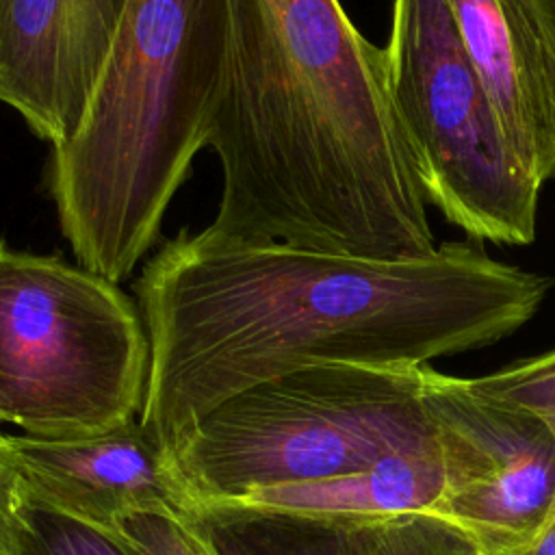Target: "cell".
Wrapping results in <instances>:
<instances>
[{
	"mask_svg": "<svg viewBox=\"0 0 555 555\" xmlns=\"http://www.w3.org/2000/svg\"><path fill=\"white\" fill-rule=\"evenodd\" d=\"M553 280L470 243L362 258L182 230L134 291L150 343L143 427L171 455L219 403L312 364L416 369L490 347Z\"/></svg>",
	"mask_w": 555,
	"mask_h": 555,
	"instance_id": "1",
	"label": "cell"
},
{
	"mask_svg": "<svg viewBox=\"0 0 555 555\" xmlns=\"http://www.w3.org/2000/svg\"><path fill=\"white\" fill-rule=\"evenodd\" d=\"M210 228L362 258L436 247L384 48L338 0H228Z\"/></svg>",
	"mask_w": 555,
	"mask_h": 555,
	"instance_id": "2",
	"label": "cell"
},
{
	"mask_svg": "<svg viewBox=\"0 0 555 555\" xmlns=\"http://www.w3.org/2000/svg\"><path fill=\"white\" fill-rule=\"evenodd\" d=\"M468 384L483 397L540 421L555 444V349L533 358L518 360L505 369H499L481 377H468ZM553 522L555 501L551 507L546 529Z\"/></svg>",
	"mask_w": 555,
	"mask_h": 555,
	"instance_id": "14",
	"label": "cell"
},
{
	"mask_svg": "<svg viewBox=\"0 0 555 555\" xmlns=\"http://www.w3.org/2000/svg\"><path fill=\"white\" fill-rule=\"evenodd\" d=\"M384 63L427 204L475 241L529 245L542 186L505 141L449 0H395Z\"/></svg>",
	"mask_w": 555,
	"mask_h": 555,
	"instance_id": "6",
	"label": "cell"
},
{
	"mask_svg": "<svg viewBox=\"0 0 555 555\" xmlns=\"http://www.w3.org/2000/svg\"><path fill=\"white\" fill-rule=\"evenodd\" d=\"M128 0H0V102L59 147L87 111Z\"/></svg>",
	"mask_w": 555,
	"mask_h": 555,
	"instance_id": "9",
	"label": "cell"
},
{
	"mask_svg": "<svg viewBox=\"0 0 555 555\" xmlns=\"http://www.w3.org/2000/svg\"><path fill=\"white\" fill-rule=\"evenodd\" d=\"M147 377L141 310L115 282L0 241V423L102 431L141 414Z\"/></svg>",
	"mask_w": 555,
	"mask_h": 555,
	"instance_id": "5",
	"label": "cell"
},
{
	"mask_svg": "<svg viewBox=\"0 0 555 555\" xmlns=\"http://www.w3.org/2000/svg\"><path fill=\"white\" fill-rule=\"evenodd\" d=\"M24 505V479L13 436L0 429V555L20 553V512Z\"/></svg>",
	"mask_w": 555,
	"mask_h": 555,
	"instance_id": "17",
	"label": "cell"
},
{
	"mask_svg": "<svg viewBox=\"0 0 555 555\" xmlns=\"http://www.w3.org/2000/svg\"><path fill=\"white\" fill-rule=\"evenodd\" d=\"M555 61V0H525Z\"/></svg>",
	"mask_w": 555,
	"mask_h": 555,
	"instance_id": "18",
	"label": "cell"
},
{
	"mask_svg": "<svg viewBox=\"0 0 555 555\" xmlns=\"http://www.w3.org/2000/svg\"><path fill=\"white\" fill-rule=\"evenodd\" d=\"M464 50L522 169L555 178V61L525 0H449Z\"/></svg>",
	"mask_w": 555,
	"mask_h": 555,
	"instance_id": "10",
	"label": "cell"
},
{
	"mask_svg": "<svg viewBox=\"0 0 555 555\" xmlns=\"http://www.w3.org/2000/svg\"><path fill=\"white\" fill-rule=\"evenodd\" d=\"M421 371L312 364L210 410L171 453L195 505L362 470L423 442Z\"/></svg>",
	"mask_w": 555,
	"mask_h": 555,
	"instance_id": "4",
	"label": "cell"
},
{
	"mask_svg": "<svg viewBox=\"0 0 555 555\" xmlns=\"http://www.w3.org/2000/svg\"><path fill=\"white\" fill-rule=\"evenodd\" d=\"M11 436L24 496L37 505L108 533L132 514L193 518L171 455L139 416L82 436Z\"/></svg>",
	"mask_w": 555,
	"mask_h": 555,
	"instance_id": "8",
	"label": "cell"
},
{
	"mask_svg": "<svg viewBox=\"0 0 555 555\" xmlns=\"http://www.w3.org/2000/svg\"><path fill=\"white\" fill-rule=\"evenodd\" d=\"M442 490V462L434 436L347 475L249 490L197 507L284 512L351 529L425 514ZM195 514V512H193Z\"/></svg>",
	"mask_w": 555,
	"mask_h": 555,
	"instance_id": "11",
	"label": "cell"
},
{
	"mask_svg": "<svg viewBox=\"0 0 555 555\" xmlns=\"http://www.w3.org/2000/svg\"><path fill=\"white\" fill-rule=\"evenodd\" d=\"M228 0H128L50 191L80 267L119 284L160 234L210 143L228 65Z\"/></svg>",
	"mask_w": 555,
	"mask_h": 555,
	"instance_id": "3",
	"label": "cell"
},
{
	"mask_svg": "<svg viewBox=\"0 0 555 555\" xmlns=\"http://www.w3.org/2000/svg\"><path fill=\"white\" fill-rule=\"evenodd\" d=\"M117 533L143 555H210L193 518L132 514L119 522Z\"/></svg>",
	"mask_w": 555,
	"mask_h": 555,
	"instance_id": "16",
	"label": "cell"
},
{
	"mask_svg": "<svg viewBox=\"0 0 555 555\" xmlns=\"http://www.w3.org/2000/svg\"><path fill=\"white\" fill-rule=\"evenodd\" d=\"M210 555H360V529L284 512L197 507Z\"/></svg>",
	"mask_w": 555,
	"mask_h": 555,
	"instance_id": "12",
	"label": "cell"
},
{
	"mask_svg": "<svg viewBox=\"0 0 555 555\" xmlns=\"http://www.w3.org/2000/svg\"><path fill=\"white\" fill-rule=\"evenodd\" d=\"M360 555H479L453 527L410 514L360 529Z\"/></svg>",
	"mask_w": 555,
	"mask_h": 555,
	"instance_id": "15",
	"label": "cell"
},
{
	"mask_svg": "<svg viewBox=\"0 0 555 555\" xmlns=\"http://www.w3.org/2000/svg\"><path fill=\"white\" fill-rule=\"evenodd\" d=\"M527 555H555V522L542 533L538 544Z\"/></svg>",
	"mask_w": 555,
	"mask_h": 555,
	"instance_id": "19",
	"label": "cell"
},
{
	"mask_svg": "<svg viewBox=\"0 0 555 555\" xmlns=\"http://www.w3.org/2000/svg\"><path fill=\"white\" fill-rule=\"evenodd\" d=\"M22 555H143L119 533L78 522L24 496L20 512Z\"/></svg>",
	"mask_w": 555,
	"mask_h": 555,
	"instance_id": "13",
	"label": "cell"
},
{
	"mask_svg": "<svg viewBox=\"0 0 555 555\" xmlns=\"http://www.w3.org/2000/svg\"><path fill=\"white\" fill-rule=\"evenodd\" d=\"M421 399L442 462L425 512L479 555H527L555 501V444L533 416L477 392L468 377L421 371Z\"/></svg>",
	"mask_w": 555,
	"mask_h": 555,
	"instance_id": "7",
	"label": "cell"
}]
</instances>
